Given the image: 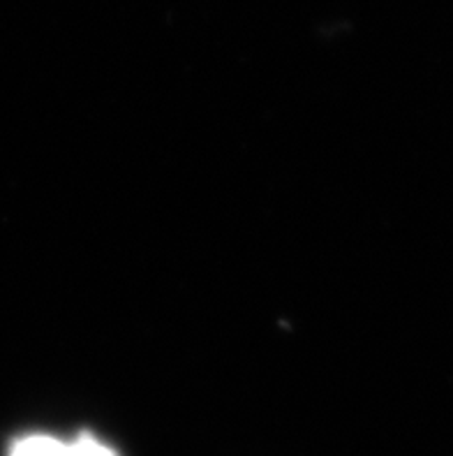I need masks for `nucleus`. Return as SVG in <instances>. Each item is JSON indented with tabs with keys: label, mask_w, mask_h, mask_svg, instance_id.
<instances>
[{
	"label": "nucleus",
	"mask_w": 453,
	"mask_h": 456,
	"mask_svg": "<svg viewBox=\"0 0 453 456\" xmlns=\"http://www.w3.org/2000/svg\"><path fill=\"white\" fill-rule=\"evenodd\" d=\"M65 443L52 438V436H23L10 445L7 456H63Z\"/></svg>",
	"instance_id": "f257e3e1"
},
{
	"label": "nucleus",
	"mask_w": 453,
	"mask_h": 456,
	"mask_svg": "<svg viewBox=\"0 0 453 456\" xmlns=\"http://www.w3.org/2000/svg\"><path fill=\"white\" fill-rule=\"evenodd\" d=\"M63 456H118L109 445L100 443L91 434H81L72 443H65Z\"/></svg>",
	"instance_id": "f03ea898"
}]
</instances>
